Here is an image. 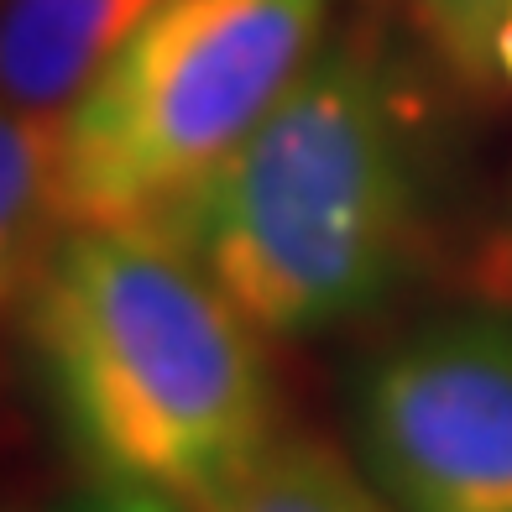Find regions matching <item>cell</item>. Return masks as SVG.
<instances>
[{
    "label": "cell",
    "mask_w": 512,
    "mask_h": 512,
    "mask_svg": "<svg viewBox=\"0 0 512 512\" xmlns=\"http://www.w3.org/2000/svg\"><path fill=\"white\" fill-rule=\"evenodd\" d=\"M42 392L105 486L189 507L272 439L256 324L157 230L74 225L27 298Z\"/></svg>",
    "instance_id": "obj_1"
},
{
    "label": "cell",
    "mask_w": 512,
    "mask_h": 512,
    "mask_svg": "<svg viewBox=\"0 0 512 512\" xmlns=\"http://www.w3.org/2000/svg\"><path fill=\"white\" fill-rule=\"evenodd\" d=\"M162 0H0V100L68 115Z\"/></svg>",
    "instance_id": "obj_5"
},
{
    "label": "cell",
    "mask_w": 512,
    "mask_h": 512,
    "mask_svg": "<svg viewBox=\"0 0 512 512\" xmlns=\"http://www.w3.org/2000/svg\"><path fill=\"white\" fill-rule=\"evenodd\" d=\"M356 434L392 512H512V314L403 335L361 377Z\"/></svg>",
    "instance_id": "obj_4"
},
{
    "label": "cell",
    "mask_w": 512,
    "mask_h": 512,
    "mask_svg": "<svg viewBox=\"0 0 512 512\" xmlns=\"http://www.w3.org/2000/svg\"><path fill=\"white\" fill-rule=\"evenodd\" d=\"M189 512H392L330 445L272 434L241 471L189 502Z\"/></svg>",
    "instance_id": "obj_7"
},
{
    "label": "cell",
    "mask_w": 512,
    "mask_h": 512,
    "mask_svg": "<svg viewBox=\"0 0 512 512\" xmlns=\"http://www.w3.org/2000/svg\"><path fill=\"white\" fill-rule=\"evenodd\" d=\"M492 68L512 84V6H507V16H502V27H497V37H492Z\"/></svg>",
    "instance_id": "obj_10"
},
{
    "label": "cell",
    "mask_w": 512,
    "mask_h": 512,
    "mask_svg": "<svg viewBox=\"0 0 512 512\" xmlns=\"http://www.w3.org/2000/svg\"><path fill=\"white\" fill-rule=\"evenodd\" d=\"M48 512H189V507L162 492H142V486H95V492L68 497Z\"/></svg>",
    "instance_id": "obj_9"
},
{
    "label": "cell",
    "mask_w": 512,
    "mask_h": 512,
    "mask_svg": "<svg viewBox=\"0 0 512 512\" xmlns=\"http://www.w3.org/2000/svg\"><path fill=\"white\" fill-rule=\"evenodd\" d=\"M413 27L445 53L465 79L492 74V37L512 0H403Z\"/></svg>",
    "instance_id": "obj_8"
},
{
    "label": "cell",
    "mask_w": 512,
    "mask_h": 512,
    "mask_svg": "<svg viewBox=\"0 0 512 512\" xmlns=\"http://www.w3.org/2000/svg\"><path fill=\"white\" fill-rule=\"evenodd\" d=\"M330 0H162L63 115L74 225L178 236L319 53Z\"/></svg>",
    "instance_id": "obj_3"
},
{
    "label": "cell",
    "mask_w": 512,
    "mask_h": 512,
    "mask_svg": "<svg viewBox=\"0 0 512 512\" xmlns=\"http://www.w3.org/2000/svg\"><path fill=\"white\" fill-rule=\"evenodd\" d=\"M418 100L371 32L319 48L178 225L256 335L304 340L403 283L424 225Z\"/></svg>",
    "instance_id": "obj_2"
},
{
    "label": "cell",
    "mask_w": 512,
    "mask_h": 512,
    "mask_svg": "<svg viewBox=\"0 0 512 512\" xmlns=\"http://www.w3.org/2000/svg\"><path fill=\"white\" fill-rule=\"evenodd\" d=\"M63 236V121L0 100V309L27 304Z\"/></svg>",
    "instance_id": "obj_6"
}]
</instances>
